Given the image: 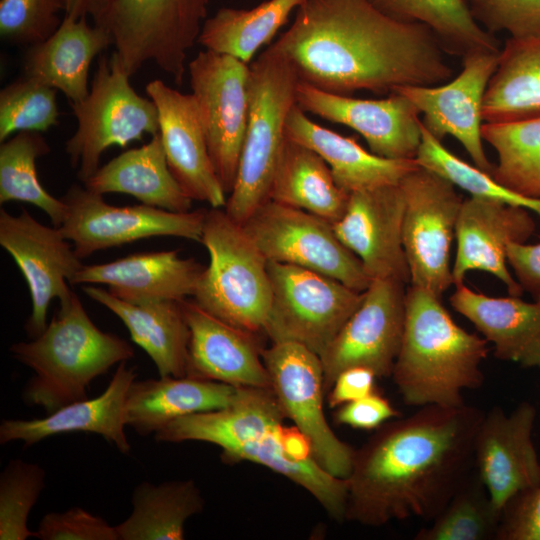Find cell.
I'll return each instance as SVG.
<instances>
[{"label": "cell", "mask_w": 540, "mask_h": 540, "mask_svg": "<svg viewBox=\"0 0 540 540\" xmlns=\"http://www.w3.org/2000/svg\"><path fill=\"white\" fill-rule=\"evenodd\" d=\"M209 0H108L100 22L112 58L131 77L152 61L181 85L188 51L198 41Z\"/></svg>", "instance_id": "8"}, {"label": "cell", "mask_w": 540, "mask_h": 540, "mask_svg": "<svg viewBox=\"0 0 540 540\" xmlns=\"http://www.w3.org/2000/svg\"><path fill=\"white\" fill-rule=\"evenodd\" d=\"M406 285L372 280L359 307L320 355L326 394L349 367L363 366L378 378L391 377L404 329Z\"/></svg>", "instance_id": "16"}, {"label": "cell", "mask_w": 540, "mask_h": 540, "mask_svg": "<svg viewBox=\"0 0 540 540\" xmlns=\"http://www.w3.org/2000/svg\"><path fill=\"white\" fill-rule=\"evenodd\" d=\"M285 419L271 387H236L225 408L180 417L154 438L168 443L207 442L221 448L225 464L249 461L265 466L304 488L331 518L344 521L347 480L331 475L315 459L291 460L283 447Z\"/></svg>", "instance_id": "3"}, {"label": "cell", "mask_w": 540, "mask_h": 540, "mask_svg": "<svg viewBox=\"0 0 540 540\" xmlns=\"http://www.w3.org/2000/svg\"><path fill=\"white\" fill-rule=\"evenodd\" d=\"M132 512L115 526L119 540H182L185 522L204 509L192 479L139 483L132 492Z\"/></svg>", "instance_id": "35"}, {"label": "cell", "mask_w": 540, "mask_h": 540, "mask_svg": "<svg viewBox=\"0 0 540 540\" xmlns=\"http://www.w3.org/2000/svg\"><path fill=\"white\" fill-rule=\"evenodd\" d=\"M399 184L405 200L402 241L410 284L442 297L454 285L450 250L463 199L450 181L422 166Z\"/></svg>", "instance_id": "12"}, {"label": "cell", "mask_w": 540, "mask_h": 540, "mask_svg": "<svg viewBox=\"0 0 540 540\" xmlns=\"http://www.w3.org/2000/svg\"><path fill=\"white\" fill-rule=\"evenodd\" d=\"M204 267L177 250L134 253L111 262L83 265L71 285L104 284L116 297L139 303L181 301L194 295Z\"/></svg>", "instance_id": "26"}, {"label": "cell", "mask_w": 540, "mask_h": 540, "mask_svg": "<svg viewBox=\"0 0 540 540\" xmlns=\"http://www.w3.org/2000/svg\"><path fill=\"white\" fill-rule=\"evenodd\" d=\"M296 103L306 113L352 128L378 156L416 159L422 135L420 113L398 92L383 99H359L325 92L300 81Z\"/></svg>", "instance_id": "20"}, {"label": "cell", "mask_w": 540, "mask_h": 540, "mask_svg": "<svg viewBox=\"0 0 540 540\" xmlns=\"http://www.w3.org/2000/svg\"><path fill=\"white\" fill-rule=\"evenodd\" d=\"M299 82L289 59L273 44L250 65L249 118L236 181L224 207L239 224L269 200Z\"/></svg>", "instance_id": "6"}, {"label": "cell", "mask_w": 540, "mask_h": 540, "mask_svg": "<svg viewBox=\"0 0 540 540\" xmlns=\"http://www.w3.org/2000/svg\"><path fill=\"white\" fill-rule=\"evenodd\" d=\"M84 186L101 195L129 194L142 204L172 212L191 211L192 199L169 169L160 133L99 167Z\"/></svg>", "instance_id": "32"}, {"label": "cell", "mask_w": 540, "mask_h": 540, "mask_svg": "<svg viewBox=\"0 0 540 540\" xmlns=\"http://www.w3.org/2000/svg\"><path fill=\"white\" fill-rule=\"evenodd\" d=\"M378 377L369 368L363 366L349 367L338 374L331 389L326 394L328 406L338 407L361 399L376 391Z\"/></svg>", "instance_id": "49"}, {"label": "cell", "mask_w": 540, "mask_h": 540, "mask_svg": "<svg viewBox=\"0 0 540 540\" xmlns=\"http://www.w3.org/2000/svg\"><path fill=\"white\" fill-rule=\"evenodd\" d=\"M57 90L27 75L0 92V142L20 131L45 132L59 124Z\"/></svg>", "instance_id": "42"}, {"label": "cell", "mask_w": 540, "mask_h": 540, "mask_svg": "<svg viewBox=\"0 0 540 540\" xmlns=\"http://www.w3.org/2000/svg\"><path fill=\"white\" fill-rule=\"evenodd\" d=\"M350 194L335 182L324 159L285 136L275 167L269 200L317 215L332 224L344 214Z\"/></svg>", "instance_id": "33"}, {"label": "cell", "mask_w": 540, "mask_h": 540, "mask_svg": "<svg viewBox=\"0 0 540 540\" xmlns=\"http://www.w3.org/2000/svg\"><path fill=\"white\" fill-rule=\"evenodd\" d=\"M241 225L268 261L319 272L358 292L372 282L333 224L317 215L268 200Z\"/></svg>", "instance_id": "11"}, {"label": "cell", "mask_w": 540, "mask_h": 540, "mask_svg": "<svg viewBox=\"0 0 540 540\" xmlns=\"http://www.w3.org/2000/svg\"><path fill=\"white\" fill-rule=\"evenodd\" d=\"M472 18L487 32L511 38L540 35V0H462Z\"/></svg>", "instance_id": "45"}, {"label": "cell", "mask_w": 540, "mask_h": 540, "mask_svg": "<svg viewBox=\"0 0 540 540\" xmlns=\"http://www.w3.org/2000/svg\"><path fill=\"white\" fill-rule=\"evenodd\" d=\"M126 362L118 364L107 388L95 398L70 403L43 418L3 419L0 443L21 441L27 448L51 436L85 432L102 436L122 454H128L131 445L125 433V402L137 373Z\"/></svg>", "instance_id": "25"}, {"label": "cell", "mask_w": 540, "mask_h": 540, "mask_svg": "<svg viewBox=\"0 0 540 540\" xmlns=\"http://www.w3.org/2000/svg\"><path fill=\"white\" fill-rule=\"evenodd\" d=\"M261 356L285 417L309 438L316 462L331 475L347 479L356 449L338 438L326 420L320 356L294 342L272 343Z\"/></svg>", "instance_id": "14"}, {"label": "cell", "mask_w": 540, "mask_h": 540, "mask_svg": "<svg viewBox=\"0 0 540 540\" xmlns=\"http://www.w3.org/2000/svg\"><path fill=\"white\" fill-rule=\"evenodd\" d=\"M501 514L473 469L415 540H496Z\"/></svg>", "instance_id": "40"}, {"label": "cell", "mask_w": 540, "mask_h": 540, "mask_svg": "<svg viewBox=\"0 0 540 540\" xmlns=\"http://www.w3.org/2000/svg\"><path fill=\"white\" fill-rule=\"evenodd\" d=\"M235 393L229 384L188 376L135 379L126 396V425L140 436L155 434L180 417L225 408Z\"/></svg>", "instance_id": "31"}, {"label": "cell", "mask_w": 540, "mask_h": 540, "mask_svg": "<svg viewBox=\"0 0 540 540\" xmlns=\"http://www.w3.org/2000/svg\"><path fill=\"white\" fill-rule=\"evenodd\" d=\"M63 0H1L0 35L12 44L34 45L59 27Z\"/></svg>", "instance_id": "44"}, {"label": "cell", "mask_w": 540, "mask_h": 540, "mask_svg": "<svg viewBox=\"0 0 540 540\" xmlns=\"http://www.w3.org/2000/svg\"><path fill=\"white\" fill-rule=\"evenodd\" d=\"M508 264L515 279L534 300L540 298V241L534 244L509 243Z\"/></svg>", "instance_id": "50"}, {"label": "cell", "mask_w": 540, "mask_h": 540, "mask_svg": "<svg viewBox=\"0 0 540 540\" xmlns=\"http://www.w3.org/2000/svg\"><path fill=\"white\" fill-rule=\"evenodd\" d=\"M68 241L58 227L41 224L25 209L16 216L0 209V244L19 267L31 295L32 312L25 324L30 339L47 327L50 302L71 296L69 284L84 265Z\"/></svg>", "instance_id": "17"}, {"label": "cell", "mask_w": 540, "mask_h": 540, "mask_svg": "<svg viewBox=\"0 0 540 540\" xmlns=\"http://www.w3.org/2000/svg\"><path fill=\"white\" fill-rule=\"evenodd\" d=\"M130 76L112 58L101 56L88 95L71 103L77 128L66 141L71 166L84 183L100 167L102 153L112 145L125 148L145 134L159 133L158 111L150 98L136 93Z\"/></svg>", "instance_id": "9"}, {"label": "cell", "mask_w": 540, "mask_h": 540, "mask_svg": "<svg viewBox=\"0 0 540 540\" xmlns=\"http://www.w3.org/2000/svg\"><path fill=\"white\" fill-rule=\"evenodd\" d=\"M488 353V342L460 327L441 297L407 287L403 335L391 374L406 405L465 404L462 392L484 382L481 365Z\"/></svg>", "instance_id": "4"}, {"label": "cell", "mask_w": 540, "mask_h": 540, "mask_svg": "<svg viewBox=\"0 0 540 540\" xmlns=\"http://www.w3.org/2000/svg\"><path fill=\"white\" fill-rule=\"evenodd\" d=\"M180 305L190 329L186 376L234 387H270L255 334L217 318L194 300Z\"/></svg>", "instance_id": "24"}, {"label": "cell", "mask_w": 540, "mask_h": 540, "mask_svg": "<svg viewBox=\"0 0 540 540\" xmlns=\"http://www.w3.org/2000/svg\"><path fill=\"white\" fill-rule=\"evenodd\" d=\"M273 46L301 82L333 94L389 95L400 86H434L453 76L427 26L393 19L369 0H306Z\"/></svg>", "instance_id": "1"}, {"label": "cell", "mask_w": 540, "mask_h": 540, "mask_svg": "<svg viewBox=\"0 0 540 540\" xmlns=\"http://www.w3.org/2000/svg\"><path fill=\"white\" fill-rule=\"evenodd\" d=\"M536 407L523 401L507 414L494 406L474 437V469L501 514L516 495L540 487V460L532 440Z\"/></svg>", "instance_id": "19"}, {"label": "cell", "mask_w": 540, "mask_h": 540, "mask_svg": "<svg viewBox=\"0 0 540 540\" xmlns=\"http://www.w3.org/2000/svg\"><path fill=\"white\" fill-rule=\"evenodd\" d=\"M483 415L467 404L426 405L376 429L356 449L345 520L370 527L411 517L433 520L474 469Z\"/></svg>", "instance_id": "2"}, {"label": "cell", "mask_w": 540, "mask_h": 540, "mask_svg": "<svg viewBox=\"0 0 540 540\" xmlns=\"http://www.w3.org/2000/svg\"><path fill=\"white\" fill-rule=\"evenodd\" d=\"M82 289L88 297L119 317L131 340L149 355L159 376H186L190 329L180 301L132 303L92 284Z\"/></svg>", "instance_id": "30"}, {"label": "cell", "mask_w": 540, "mask_h": 540, "mask_svg": "<svg viewBox=\"0 0 540 540\" xmlns=\"http://www.w3.org/2000/svg\"><path fill=\"white\" fill-rule=\"evenodd\" d=\"M405 209L400 184L350 194L343 216L333 224L339 240L361 261L368 276L410 283L402 241Z\"/></svg>", "instance_id": "21"}, {"label": "cell", "mask_w": 540, "mask_h": 540, "mask_svg": "<svg viewBox=\"0 0 540 540\" xmlns=\"http://www.w3.org/2000/svg\"><path fill=\"white\" fill-rule=\"evenodd\" d=\"M146 93L154 102L169 169L183 191L212 208L226 205V193L213 167L194 96L155 79Z\"/></svg>", "instance_id": "23"}, {"label": "cell", "mask_w": 540, "mask_h": 540, "mask_svg": "<svg viewBox=\"0 0 540 540\" xmlns=\"http://www.w3.org/2000/svg\"><path fill=\"white\" fill-rule=\"evenodd\" d=\"M496 540H540V487L520 493L506 504Z\"/></svg>", "instance_id": "47"}, {"label": "cell", "mask_w": 540, "mask_h": 540, "mask_svg": "<svg viewBox=\"0 0 540 540\" xmlns=\"http://www.w3.org/2000/svg\"><path fill=\"white\" fill-rule=\"evenodd\" d=\"M201 243L209 253L193 300L217 318L263 332L272 299L268 260L221 208L206 210Z\"/></svg>", "instance_id": "7"}, {"label": "cell", "mask_w": 540, "mask_h": 540, "mask_svg": "<svg viewBox=\"0 0 540 540\" xmlns=\"http://www.w3.org/2000/svg\"><path fill=\"white\" fill-rule=\"evenodd\" d=\"M33 537L40 540H119L115 526L78 506L45 514Z\"/></svg>", "instance_id": "46"}, {"label": "cell", "mask_w": 540, "mask_h": 540, "mask_svg": "<svg viewBox=\"0 0 540 540\" xmlns=\"http://www.w3.org/2000/svg\"><path fill=\"white\" fill-rule=\"evenodd\" d=\"M87 19L63 15L50 37L28 47L23 61L25 75L61 91L71 103L88 95L90 65L113 45L107 29Z\"/></svg>", "instance_id": "29"}, {"label": "cell", "mask_w": 540, "mask_h": 540, "mask_svg": "<svg viewBox=\"0 0 540 540\" xmlns=\"http://www.w3.org/2000/svg\"><path fill=\"white\" fill-rule=\"evenodd\" d=\"M540 118V35L509 37L483 100L484 123Z\"/></svg>", "instance_id": "34"}, {"label": "cell", "mask_w": 540, "mask_h": 540, "mask_svg": "<svg viewBox=\"0 0 540 540\" xmlns=\"http://www.w3.org/2000/svg\"><path fill=\"white\" fill-rule=\"evenodd\" d=\"M305 1L267 0L252 9L221 8L204 21L197 43L248 63Z\"/></svg>", "instance_id": "36"}, {"label": "cell", "mask_w": 540, "mask_h": 540, "mask_svg": "<svg viewBox=\"0 0 540 540\" xmlns=\"http://www.w3.org/2000/svg\"><path fill=\"white\" fill-rule=\"evenodd\" d=\"M535 230L526 208L473 196L463 200L455 230L453 284L464 283L469 271H484L498 278L509 295L521 297L524 291L507 267V247L526 243Z\"/></svg>", "instance_id": "22"}, {"label": "cell", "mask_w": 540, "mask_h": 540, "mask_svg": "<svg viewBox=\"0 0 540 540\" xmlns=\"http://www.w3.org/2000/svg\"><path fill=\"white\" fill-rule=\"evenodd\" d=\"M67 216L59 227L83 259L96 251L155 236L201 242L206 210L172 212L145 204L115 206L85 186L72 185L61 197Z\"/></svg>", "instance_id": "15"}, {"label": "cell", "mask_w": 540, "mask_h": 540, "mask_svg": "<svg viewBox=\"0 0 540 540\" xmlns=\"http://www.w3.org/2000/svg\"><path fill=\"white\" fill-rule=\"evenodd\" d=\"M285 136L317 152L336 184L348 194L399 184L420 166L416 159H389L367 151L353 138L312 121L297 103L286 118Z\"/></svg>", "instance_id": "28"}, {"label": "cell", "mask_w": 540, "mask_h": 540, "mask_svg": "<svg viewBox=\"0 0 540 540\" xmlns=\"http://www.w3.org/2000/svg\"><path fill=\"white\" fill-rule=\"evenodd\" d=\"M481 134L498 157L490 175L508 189L540 200V118L483 123Z\"/></svg>", "instance_id": "39"}, {"label": "cell", "mask_w": 540, "mask_h": 540, "mask_svg": "<svg viewBox=\"0 0 540 540\" xmlns=\"http://www.w3.org/2000/svg\"><path fill=\"white\" fill-rule=\"evenodd\" d=\"M499 53L476 51L462 57V70L449 81L434 86H400L398 92L423 115L426 130L436 139H457L474 165L491 174L492 164L483 147L482 106L488 83L496 70Z\"/></svg>", "instance_id": "18"}, {"label": "cell", "mask_w": 540, "mask_h": 540, "mask_svg": "<svg viewBox=\"0 0 540 540\" xmlns=\"http://www.w3.org/2000/svg\"><path fill=\"white\" fill-rule=\"evenodd\" d=\"M49 152L50 146L36 131L17 132L1 143L0 203H31L43 210L53 226L59 228L67 216V206L61 198L46 191L36 171V160Z\"/></svg>", "instance_id": "38"}, {"label": "cell", "mask_w": 540, "mask_h": 540, "mask_svg": "<svg viewBox=\"0 0 540 540\" xmlns=\"http://www.w3.org/2000/svg\"><path fill=\"white\" fill-rule=\"evenodd\" d=\"M402 416L390 402L377 391L337 408L334 420L337 424L355 429L376 430L387 421Z\"/></svg>", "instance_id": "48"}, {"label": "cell", "mask_w": 540, "mask_h": 540, "mask_svg": "<svg viewBox=\"0 0 540 540\" xmlns=\"http://www.w3.org/2000/svg\"><path fill=\"white\" fill-rule=\"evenodd\" d=\"M421 144L418 164L450 181L470 196L526 208L540 218V200L520 195L496 181L489 173L468 164L431 135L421 121Z\"/></svg>", "instance_id": "41"}, {"label": "cell", "mask_w": 540, "mask_h": 540, "mask_svg": "<svg viewBox=\"0 0 540 540\" xmlns=\"http://www.w3.org/2000/svg\"><path fill=\"white\" fill-rule=\"evenodd\" d=\"M209 155L226 194L235 184L249 118L250 66L204 50L188 65Z\"/></svg>", "instance_id": "13"}, {"label": "cell", "mask_w": 540, "mask_h": 540, "mask_svg": "<svg viewBox=\"0 0 540 540\" xmlns=\"http://www.w3.org/2000/svg\"><path fill=\"white\" fill-rule=\"evenodd\" d=\"M450 304L492 344L497 359L540 368V298L490 297L462 283L455 286Z\"/></svg>", "instance_id": "27"}, {"label": "cell", "mask_w": 540, "mask_h": 540, "mask_svg": "<svg viewBox=\"0 0 540 540\" xmlns=\"http://www.w3.org/2000/svg\"><path fill=\"white\" fill-rule=\"evenodd\" d=\"M64 15L75 18H92L98 24L107 6L108 0H63Z\"/></svg>", "instance_id": "51"}, {"label": "cell", "mask_w": 540, "mask_h": 540, "mask_svg": "<svg viewBox=\"0 0 540 540\" xmlns=\"http://www.w3.org/2000/svg\"><path fill=\"white\" fill-rule=\"evenodd\" d=\"M46 486V472L37 463L11 459L0 474V540H26L34 532L28 518Z\"/></svg>", "instance_id": "43"}, {"label": "cell", "mask_w": 540, "mask_h": 540, "mask_svg": "<svg viewBox=\"0 0 540 540\" xmlns=\"http://www.w3.org/2000/svg\"><path fill=\"white\" fill-rule=\"evenodd\" d=\"M389 17L427 26L446 54L464 57L476 51H500L495 35L484 30L462 0H369Z\"/></svg>", "instance_id": "37"}, {"label": "cell", "mask_w": 540, "mask_h": 540, "mask_svg": "<svg viewBox=\"0 0 540 540\" xmlns=\"http://www.w3.org/2000/svg\"><path fill=\"white\" fill-rule=\"evenodd\" d=\"M9 350L15 360L34 373L23 388V401L46 414L87 399L95 378L134 357L129 342L94 324L75 292L60 302L59 310L38 337L16 342Z\"/></svg>", "instance_id": "5"}, {"label": "cell", "mask_w": 540, "mask_h": 540, "mask_svg": "<svg viewBox=\"0 0 540 540\" xmlns=\"http://www.w3.org/2000/svg\"><path fill=\"white\" fill-rule=\"evenodd\" d=\"M272 299L263 332L319 356L361 304L364 292L306 268L268 261Z\"/></svg>", "instance_id": "10"}]
</instances>
